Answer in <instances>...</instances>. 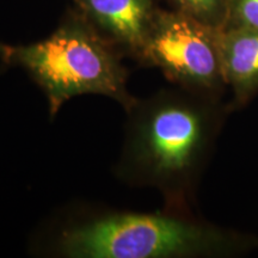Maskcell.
<instances>
[{"instance_id": "obj_5", "label": "cell", "mask_w": 258, "mask_h": 258, "mask_svg": "<svg viewBox=\"0 0 258 258\" xmlns=\"http://www.w3.org/2000/svg\"><path fill=\"white\" fill-rule=\"evenodd\" d=\"M99 31L137 62L159 6L157 0H71Z\"/></svg>"}, {"instance_id": "obj_6", "label": "cell", "mask_w": 258, "mask_h": 258, "mask_svg": "<svg viewBox=\"0 0 258 258\" xmlns=\"http://www.w3.org/2000/svg\"><path fill=\"white\" fill-rule=\"evenodd\" d=\"M222 70L231 111L246 106L258 95V29L220 28Z\"/></svg>"}, {"instance_id": "obj_4", "label": "cell", "mask_w": 258, "mask_h": 258, "mask_svg": "<svg viewBox=\"0 0 258 258\" xmlns=\"http://www.w3.org/2000/svg\"><path fill=\"white\" fill-rule=\"evenodd\" d=\"M137 62L159 70L178 88L222 98L220 28L175 9L158 8Z\"/></svg>"}, {"instance_id": "obj_1", "label": "cell", "mask_w": 258, "mask_h": 258, "mask_svg": "<svg viewBox=\"0 0 258 258\" xmlns=\"http://www.w3.org/2000/svg\"><path fill=\"white\" fill-rule=\"evenodd\" d=\"M231 112L222 98L175 85L137 98L125 110L115 177L157 190L164 208L194 213L200 180Z\"/></svg>"}, {"instance_id": "obj_7", "label": "cell", "mask_w": 258, "mask_h": 258, "mask_svg": "<svg viewBox=\"0 0 258 258\" xmlns=\"http://www.w3.org/2000/svg\"><path fill=\"white\" fill-rule=\"evenodd\" d=\"M170 9L188 14L203 23L222 28L227 19L232 0H165Z\"/></svg>"}, {"instance_id": "obj_3", "label": "cell", "mask_w": 258, "mask_h": 258, "mask_svg": "<svg viewBox=\"0 0 258 258\" xmlns=\"http://www.w3.org/2000/svg\"><path fill=\"white\" fill-rule=\"evenodd\" d=\"M124 54L76 6L43 40L28 44L0 42V62L21 69L46 96L49 118L74 97L99 95L117 102L124 111L137 99L128 90Z\"/></svg>"}, {"instance_id": "obj_8", "label": "cell", "mask_w": 258, "mask_h": 258, "mask_svg": "<svg viewBox=\"0 0 258 258\" xmlns=\"http://www.w3.org/2000/svg\"><path fill=\"white\" fill-rule=\"evenodd\" d=\"M224 27L258 29V0H232Z\"/></svg>"}, {"instance_id": "obj_2", "label": "cell", "mask_w": 258, "mask_h": 258, "mask_svg": "<svg viewBox=\"0 0 258 258\" xmlns=\"http://www.w3.org/2000/svg\"><path fill=\"white\" fill-rule=\"evenodd\" d=\"M32 246L60 258H237L258 251V234L166 208L93 209L48 225Z\"/></svg>"}]
</instances>
